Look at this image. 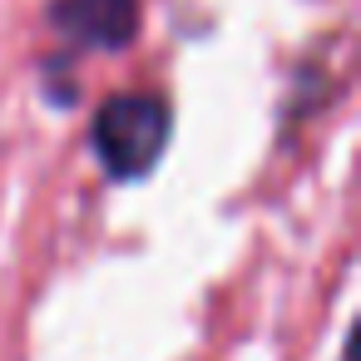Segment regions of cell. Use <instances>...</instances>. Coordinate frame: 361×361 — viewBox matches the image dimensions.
Segmentation results:
<instances>
[{
    "label": "cell",
    "mask_w": 361,
    "mask_h": 361,
    "mask_svg": "<svg viewBox=\"0 0 361 361\" xmlns=\"http://www.w3.org/2000/svg\"><path fill=\"white\" fill-rule=\"evenodd\" d=\"M169 134H173V109L164 94H114L99 104L90 129L94 154L114 183H134L154 173V164L169 149Z\"/></svg>",
    "instance_id": "6da1fadb"
},
{
    "label": "cell",
    "mask_w": 361,
    "mask_h": 361,
    "mask_svg": "<svg viewBox=\"0 0 361 361\" xmlns=\"http://www.w3.org/2000/svg\"><path fill=\"white\" fill-rule=\"evenodd\" d=\"M50 25L70 50H129L139 40V0H50Z\"/></svg>",
    "instance_id": "7a4b0ae2"
}]
</instances>
